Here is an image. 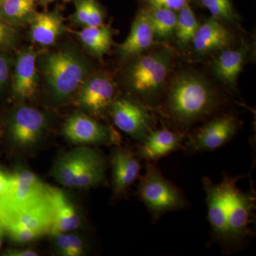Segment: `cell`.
<instances>
[{
  "label": "cell",
  "instance_id": "cell-12",
  "mask_svg": "<svg viewBox=\"0 0 256 256\" xmlns=\"http://www.w3.org/2000/svg\"><path fill=\"white\" fill-rule=\"evenodd\" d=\"M64 134L70 142L78 144H119L120 138L112 128L84 114L70 116L64 127Z\"/></svg>",
  "mask_w": 256,
  "mask_h": 256
},
{
  "label": "cell",
  "instance_id": "cell-33",
  "mask_svg": "<svg viewBox=\"0 0 256 256\" xmlns=\"http://www.w3.org/2000/svg\"><path fill=\"white\" fill-rule=\"evenodd\" d=\"M10 60L8 56L0 54V88L4 86L10 76Z\"/></svg>",
  "mask_w": 256,
  "mask_h": 256
},
{
  "label": "cell",
  "instance_id": "cell-22",
  "mask_svg": "<svg viewBox=\"0 0 256 256\" xmlns=\"http://www.w3.org/2000/svg\"><path fill=\"white\" fill-rule=\"evenodd\" d=\"M30 24L32 41L42 46L54 44L66 31L58 11L36 12Z\"/></svg>",
  "mask_w": 256,
  "mask_h": 256
},
{
  "label": "cell",
  "instance_id": "cell-16",
  "mask_svg": "<svg viewBox=\"0 0 256 256\" xmlns=\"http://www.w3.org/2000/svg\"><path fill=\"white\" fill-rule=\"evenodd\" d=\"M111 164L114 193L116 196H121L139 176L142 168L140 159L130 150L118 148L112 152Z\"/></svg>",
  "mask_w": 256,
  "mask_h": 256
},
{
  "label": "cell",
  "instance_id": "cell-10",
  "mask_svg": "<svg viewBox=\"0 0 256 256\" xmlns=\"http://www.w3.org/2000/svg\"><path fill=\"white\" fill-rule=\"evenodd\" d=\"M206 194L208 222L210 226L212 242H218L224 252H228V201L227 184L225 176L222 183L216 184L210 178L202 180Z\"/></svg>",
  "mask_w": 256,
  "mask_h": 256
},
{
  "label": "cell",
  "instance_id": "cell-26",
  "mask_svg": "<svg viewBox=\"0 0 256 256\" xmlns=\"http://www.w3.org/2000/svg\"><path fill=\"white\" fill-rule=\"evenodd\" d=\"M75 12L72 21L82 28L104 24L105 10L98 0H74Z\"/></svg>",
  "mask_w": 256,
  "mask_h": 256
},
{
  "label": "cell",
  "instance_id": "cell-37",
  "mask_svg": "<svg viewBox=\"0 0 256 256\" xmlns=\"http://www.w3.org/2000/svg\"><path fill=\"white\" fill-rule=\"evenodd\" d=\"M5 229L3 226L2 224L0 223V249H1L2 246L3 244V238H4Z\"/></svg>",
  "mask_w": 256,
  "mask_h": 256
},
{
  "label": "cell",
  "instance_id": "cell-7",
  "mask_svg": "<svg viewBox=\"0 0 256 256\" xmlns=\"http://www.w3.org/2000/svg\"><path fill=\"white\" fill-rule=\"evenodd\" d=\"M47 186L34 173L18 170L12 174V182L6 194L0 198V222L8 216L34 204L46 196Z\"/></svg>",
  "mask_w": 256,
  "mask_h": 256
},
{
  "label": "cell",
  "instance_id": "cell-19",
  "mask_svg": "<svg viewBox=\"0 0 256 256\" xmlns=\"http://www.w3.org/2000/svg\"><path fill=\"white\" fill-rule=\"evenodd\" d=\"M154 40L149 18L144 10H140L133 21L128 38L118 46L119 55L122 58H132L143 54L150 50Z\"/></svg>",
  "mask_w": 256,
  "mask_h": 256
},
{
  "label": "cell",
  "instance_id": "cell-6",
  "mask_svg": "<svg viewBox=\"0 0 256 256\" xmlns=\"http://www.w3.org/2000/svg\"><path fill=\"white\" fill-rule=\"evenodd\" d=\"M227 184L228 201V252H238L252 236L256 195L254 190L244 192L237 188V182L244 176L232 178L224 174Z\"/></svg>",
  "mask_w": 256,
  "mask_h": 256
},
{
  "label": "cell",
  "instance_id": "cell-23",
  "mask_svg": "<svg viewBox=\"0 0 256 256\" xmlns=\"http://www.w3.org/2000/svg\"><path fill=\"white\" fill-rule=\"evenodd\" d=\"M112 35V28L105 24L82 28L77 32V36L87 52L99 60L110 52L114 43Z\"/></svg>",
  "mask_w": 256,
  "mask_h": 256
},
{
  "label": "cell",
  "instance_id": "cell-18",
  "mask_svg": "<svg viewBox=\"0 0 256 256\" xmlns=\"http://www.w3.org/2000/svg\"><path fill=\"white\" fill-rule=\"evenodd\" d=\"M48 198L53 214L50 235L68 233L80 226V218L73 204L65 193L54 186H47Z\"/></svg>",
  "mask_w": 256,
  "mask_h": 256
},
{
  "label": "cell",
  "instance_id": "cell-35",
  "mask_svg": "<svg viewBox=\"0 0 256 256\" xmlns=\"http://www.w3.org/2000/svg\"><path fill=\"white\" fill-rule=\"evenodd\" d=\"M6 256H36L38 255L36 252L30 249H15L10 250L6 252Z\"/></svg>",
  "mask_w": 256,
  "mask_h": 256
},
{
  "label": "cell",
  "instance_id": "cell-29",
  "mask_svg": "<svg viewBox=\"0 0 256 256\" xmlns=\"http://www.w3.org/2000/svg\"><path fill=\"white\" fill-rule=\"evenodd\" d=\"M52 236L54 237L56 247L60 255L80 256L85 252L84 242L76 235L62 233L55 234Z\"/></svg>",
  "mask_w": 256,
  "mask_h": 256
},
{
  "label": "cell",
  "instance_id": "cell-30",
  "mask_svg": "<svg viewBox=\"0 0 256 256\" xmlns=\"http://www.w3.org/2000/svg\"><path fill=\"white\" fill-rule=\"evenodd\" d=\"M5 232L12 240L18 244H28L42 236L41 234L14 222H8L2 224Z\"/></svg>",
  "mask_w": 256,
  "mask_h": 256
},
{
  "label": "cell",
  "instance_id": "cell-32",
  "mask_svg": "<svg viewBox=\"0 0 256 256\" xmlns=\"http://www.w3.org/2000/svg\"><path fill=\"white\" fill-rule=\"evenodd\" d=\"M15 31L12 24L0 18V46L14 42Z\"/></svg>",
  "mask_w": 256,
  "mask_h": 256
},
{
  "label": "cell",
  "instance_id": "cell-5",
  "mask_svg": "<svg viewBox=\"0 0 256 256\" xmlns=\"http://www.w3.org/2000/svg\"><path fill=\"white\" fill-rule=\"evenodd\" d=\"M138 196L154 222L168 212L184 210L188 204L182 192L164 178L154 163H148L146 173L140 178Z\"/></svg>",
  "mask_w": 256,
  "mask_h": 256
},
{
  "label": "cell",
  "instance_id": "cell-24",
  "mask_svg": "<svg viewBox=\"0 0 256 256\" xmlns=\"http://www.w3.org/2000/svg\"><path fill=\"white\" fill-rule=\"evenodd\" d=\"M142 9L149 18L156 40L170 41L174 38L178 16L176 12L146 5Z\"/></svg>",
  "mask_w": 256,
  "mask_h": 256
},
{
  "label": "cell",
  "instance_id": "cell-11",
  "mask_svg": "<svg viewBox=\"0 0 256 256\" xmlns=\"http://www.w3.org/2000/svg\"><path fill=\"white\" fill-rule=\"evenodd\" d=\"M117 86L106 74L88 77L78 88V102L82 108L95 116H102L110 110L116 100Z\"/></svg>",
  "mask_w": 256,
  "mask_h": 256
},
{
  "label": "cell",
  "instance_id": "cell-2",
  "mask_svg": "<svg viewBox=\"0 0 256 256\" xmlns=\"http://www.w3.org/2000/svg\"><path fill=\"white\" fill-rule=\"evenodd\" d=\"M132 58L126 72L128 86L144 105L156 106L171 72L172 54L168 48H161Z\"/></svg>",
  "mask_w": 256,
  "mask_h": 256
},
{
  "label": "cell",
  "instance_id": "cell-4",
  "mask_svg": "<svg viewBox=\"0 0 256 256\" xmlns=\"http://www.w3.org/2000/svg\"><path fill=\"white\" fill-rule=\"evenodd\" d=\"M106 171V162L102 154L82 146L58 156L52 175L57 182L66 188H88L104 182Z\"/></svg>",
  "mask_w": 256,
  "mask_h": 256
},
{
  "label": "cell",
  "instance_id": "cell-17",
  "mask_svg": "<svg viewBox=\"0 0 256 256\" xmlns=\"http://www.w3.org/2000/svg\"><path fill=\"white\" fill-rule=\"evenodd\" d=\"M38 52L32 47L20 52L15 63L13 92L20 99L31 98L38 88L36 60Z\"/></svg>",
  "mask_w": 256,
  "mask_h": 256
},
{
  "label": "cell",
  "instance_id": "cell-13",
  "mask_svg": "<svg viewBox=\"0 0 256 256\" xmlns=\"http://www.w3.org/2000/svg\"><path fill=\"white\" fill-rule=\"evenodd\" d=\"M186 134L178 130L153 129L138 146L137 154L148 163H154L183 148Z\"/></svg>",
  "mask_w": 256,
  "mask_h": 256
},
{
  "label": "cell",
  "instance_id": "cell-9",
  "mask_svg": "<svg viewBox=\"0 0 256 256\" xmlns=\"http://www.w3.org/2000/svg\"><path fill=\"white\" fill-rule=\"evenodd\" d=\"M109 111L116 127L138 142H142L154 129L156 120L149 107L138 99L116 98Z\"/></svg>",
  "mask_w": 256,
  "mask_h": 256
},
{
  "label": "cell",
  "instance_id": "cell-20",
  "mask_svg": "<svg viewBox=\"0 0 256 256\" xmlns=\"http://www.w3.org/2000/svg\"><path fill=\"white\" fill-rule=\"evenodd\" d=\"M8 222L20 224L26 228L36 230L42 236L50 234L53 222V214L48 191L46 196L40 202L4 217L0 223L3 224Z\"/></svg>",
  "mask_w": 256,
  "mask_h": 256
},
{
  "label": "cell",
  "instance_id": "cell-31",
  "mask_svg": "<svg viewBox=\"0 0 256 256\" xmlns=\"http://www.w3.org/2000/svg\"><path fill=\"white\" fill-rule=\"evenodd\" d=\"M146 6L152 8H164L178 12V10L190 4L192 0H140Z\"/></svg>",
  "mask_w": 256,
  "mask_h": 256
},
{
  "label": "cell",
  "instance_id": "cell-3",
  "mask_svg": "<svg viewBox=\"0 0 256 256\" xmlns=\"http://www.w3.org/2000/svg\"><path fill=\"white\" fill-rule=\"evenodd\" d=\"M40 65L52 97L58 102L66 100L78 90L90 70L85 57L70 48L44 55Z\"/></svg>",
  "mask_w": 256,
  "mask_h": 256
},
{
  "label": "cell",
  "instance_id": "cell-21",
  "mask_svg": "<svg viewBox=\"0 0 256 256\" xmlns=\"http://www.w3.org/2000/svg\"><path fill=\"white\" fill-rule=\"evenodd\" d=\"M248 52V45H242L234 50L226 48L220 50L212 62V72L225 85L235 87Z\"/></svg>",
  "mask_w": 256,
  "mask_h": 256
},
{
  "label": "cell",
  "instance_id": "cell-38",
  "mask_svg": "<svg viewBox=\"0 0 256 256\" xmlns=\"http://www.w3.org/2000/svg\"><path fill=\"white\" fill-rule=\"evenodd\" d=\"M2 1H3V0H0V2H1Z\"/></svg>",
  "mask_w": 256,
  "mask_h": 256
},
{
  "label": "cell",
  "instance_id": "cell-27",
  "mask_svg": "<svg viewBox=\"0 0 256 256\" xmlns=\"http://www.w3.org/2000/svg\"><path fill=\"white\" fill-rule=\"evenodd\" d=\"M198 26L200 24L190 4L178 10L174 35L178 46L186 48L192 44Z\"/></svg>",
  "mask_w": 256,
  "mask_h": 256
},
{
  "label": "cell",
  "instance_id": "cell-8",
  "mask_svg": "<svg viewBox=\"0 0 256 256\" xmlns=\"http://www.w3.org/2000/svg\"><path fill=\"white\" fill-rule=\"evenodd\" d=\"M240 127L238 118L222 114L204 124L188 136L184 150L190 154L216 150L230 142Z\"/></svg>",
  "mask_w": 256,
  "mask_h": 256
},
{
  "label": "cell",
  "instance_id": "cell-36",
  "mask_svg": "<svg viewBox=\"0 0 256 256\" xmlns=\"http://www.w3.org/2000/svg\"><path fill=\"white\" fill-rule=\"evenodd\" d=\"M57 1V0H37L40 4L43 5V6H46L47 5L50 4V3L54 2ZM62 1L65 2H68L70 0H62Z\"/></svg>",
  "mask_w": 256,
  "mask_h": 256
},
{
  "label": "cell",
  "instance_id": "cell-25",
  "mask_svg": "<svg viewBox=\"0 0 256 256\" xmlns=\"http://www.w3.org/2000/svg\"><path fill=\"white\" fill-rule=\"evenodd\" d=\"M37 0H3L0 2V18L13 25L30 23L36 11Z\"/></svg>",
  "mask_w": 256,
  "mask_h": 256
},
{
  "label": "cell",
  "instance_id": "cell-14",
  "mask_svg": "<svg viewBox=\"0 0 256 256\" xmlns=\"http://www.w3.org/2000/svg\"><path fill=\"white\" fill-rule=\"evenodd\" d=\"M46 120L41 111L23 106L15 111L10 132L13 140L23 148L36 144L46 128Z\"/></svg>",
  "mask_w": 256,
  "mask_h": 256
},
{
  "label": "cell",
  "instance_id": "cell-34",
  "mask_svg": "<svg viewBox=\"0 0 256 256\" xmlns=\"http://www.w3.org/2000/svg\"><path fill=\"white\" fill-rule=\"evenodd\" d=\"M12 174L0 169V198L6 194L11 185Z\"/></svg>",
  "mask_w": 256,
  "mask_h": 256
},
{
  "label": "cell",
  "instance_id": "cell-28",
  "mask_svg": "<svg viewBox=\"0 0 256 256\" xmlns=\"http://www.w3.org/2000/svg\"><path fill=\"white\" fill-rule=\"evenodd\" d=\"M198 4L206 8L212 18L223 23L236 22L239 20L232 0H195Z\"/></svg>",
  "mask_w": 256,
  "mask_h": 256
},
{
  "label": "cell",
  "instance_id": "cell-15",
  "mask_svg": "<svg viewBox=\"0 0 256 256\" xmlns=\"http://www.w3.org/2000/svg\"><path fill=\"white\" fill-rule=\"evenodd\" d=\"M233 40V34L224 23L212 18L198 26L192 40V50L196 56L204 57L228 48Z\"/></svg>",
  "mask_w": 256,
  "mask_h": 256
},
{
  "label": "cell",
  "instance_id": "cell-1",
  "mask_svg": "<svg viewBox=\"0 0 256 256\" xmlns=\"http://www.w3.org/2000/svg\"><path fill=\"white\" fill-rule=\"evenodd\" d=\"M222 104L220 94L205 77L186 70L170 84L164 108L173 122L186 128L214 114Z\"/></svg>",
  "mask_w": 256,
  "mask_h": 256
}]
</instances>
